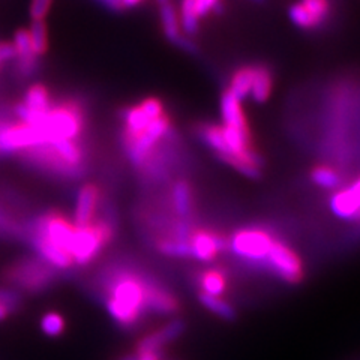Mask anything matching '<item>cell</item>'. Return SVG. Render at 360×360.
I'll list each match as a JSON object with an SVG mask.
<instances>
[{
	"mask_svg": "<svg viewBox=\"0 0 360 360\" xmlns=\"http://www.w3.org/2000/svg\"><path fill=\"white\" fill-rule=\"evenodd\" d=\"M149 278L123 267H111L101 278L107 309L119 324L132 328L146 314V287Z\"/></svg>",
	"mask_w": 360,
	"mask_h": 360,
	"instance_id": "obj_1",
	"label": "cell"
},
{
	"mask_svg": "<svg viewBox=\"0 0 360 360\" xmlns=\"http://www.w3.org/2000/svg\"><path fill=\"white\" fill-rule=\"evenodd\" d=\"M84 108L77 101L53 104L37 128L47 143L56 140H78L84 131Z\"/></svg>",
	"mask_w": 360,
	"mask_h": 360,
	"instance_id": "obj_2",
	"label": "cell"
},
{
	"mask_svg": "<svg viewBox=\"0 0 360 360\" xmlns=\"http://www.w3.org/2000/svg\"><path fill=\"white\" fill-rule=\"evenodd\" d=\"M117 225L104 218L94 219L84 227H75V234L71 248L74 264L86 266L115 239Z\"/></svg>",
	"mask_w": 360,
	"mask_h": 360,
	"instance_id": "obj_3",
	"label": "cell"
},
{
	"mask_svg": "<svg viewBox=\"0 0 360 360\" xmlns=\"http://www.w3.org/2000/svg\"><path fill=\"white\" fill-rule=\"evenodd\" d=\"M5 278L9 284L17 288L27 292H39L56 283L58 272H56V267L42 260L41 257H26L9 266Z\"/></svg>",
	"mask_w": 360,
	"mask_h": 360,
	"instance_id": "obj_4",
	"label": "cell"
},
{
	"mask_svg": "<svg viewBox=\"0 0 360 360\" xmlns=\"http://www.w3.org/2000/svg\"><path fill=\"white\" fill-rule=\"evenodd\" d=\"M274 239L267 231L262 229H242L236 233L230 243L229 250L246 262H266Z\"/></svg>",
	"mask_w": 360,
	"mask_h": 360,
	"instance_id": "obj_5",
	"label": "cell"
},
{
	"mask_svg": "<svg viewBox=\"0 0 360 360\" xmlns=\"http://www.w3.org/2000/svg\"><path fill=\"white\" fill-rule=\"evenodd\" d=\"M266 262L276 276L283 278L290 284H297L303 276V266L299 255L281 240L274 242Z\"/></svg>",
	"mask_w": 360,
	"mask_h": 360,
	"instance_id": "obj_6",
	"label": "cell"
},
{
	"mask_svg": "<svg viewBox=\"0 0 360 360\" xmlns=\"http://www.w3.org/2000/svg\"><path fill=\"white\" fill-rule=\"evenodd\" d=\"M189 243L191 248H193V257L198 258L201 262L209 263L215 260L218 252L229 250L230 240L219 233L195 229L194 233L191 234Z\"/></svg>",
	"mask_w": 360,
	"mask_h": 360,
	"instance_id": "obj_7",
	"label": "cell"
},
{
	"mask_svg": "<svg viewBox=\"0 0 360 360\" xmlns=\"http://www.w3.org/2000/svg\"><path fill=\"white\" fill-rule=\"evenodd\" d=\"M179 300L156 279L149 278L146 287V312L174 314L179 311Z\"/></svg>",
	"mask_w": 360,
	"mask_h": 360,
	"instance_id": "obj_8",
	"label": "cell"
},
{
	"mask_svg": "<svg viewBox=\"0 0 360 360\" xmlns=\"http://www.w3.org/2000/svg\"><path fill=\"white\" fill-rule=\"evenodd\" d=\"M186 329V324L184 320H173L164 328L155 330L153 333L144 336L143 340L137 344V353L144 352H160L161 348L167 344L176 341L177 338L184 335Z\"/></svg>",
	"mask_w": 360,
	"mask_h": 360,
	"instance_id": "obj_9",
	"label": "cell"
},
{
	"mask_svg": "<svg viewBox=\"0 0 360 360\" xmlns=\"http://www.w3.org/2000/svg\"><path fill=\"white\" fill-rule=\"evenodd\" d=\"M101 193L99 188L94 184L84 185L77 197V206L74 212V225L75 227H84V225L94 221L95 212L99 206Z\"/></svg>",
	"mask_w": 360,
	"mask_h": 360,
	"instance_id": "obj_10",
	"label": "cell"
},
{
	"mask_svg": "<svg viewBox=\"0 0 360 360\" xmlns=\"http://www.w3.org/2000/svg\"><path fill=\"white\" fill-rule=\"evenodd\" d=\"M13 44L17 51V72L25 78L37 74L39 68V60L32 51L29 30L18 29L14 35Z\"/></svg>",
	"mask_w": 360,
	"mask_h": 360,
	"instance_id": "obj_11",
	"label": "cell"
},
{
	"mask_svg": "<svg viewBox=\"0 0 360 360\" xmlns=\"http://www.w3.org/2000/svg\"><path fill=\"white\" fill-rule=\"evenodd\" d=\"M27 238L30 239L33 248H35L42 260H45L53 267L70 269L74 264V258L70 252L62 250V248H59V246H56L47 238H44V236L27 234Z\"/></svg>",
	"mask_w": 360,
	"mask_h": 360,
	"instance_id": "obj_12",
	"label": "cell"
},
{
	"mask_svg": "<svg viewBox=\"0 0 360 360\" xmlns=\"http://www.w3.org/2000/svg\"><path fill=\"white\" fill-rule=\"evenodd\" d=\"M221 115L225 127H231L246 135H251L250 127H248L246 122V116L242 108V101L236 98L230 90H225L221 96Z\"/></svg>",
	"mask_w": 360,
	"mask_h": 360,
	"instance_id": "obj_13",
	"label": "cell"
},
{
	"mask_svg": "<svg viewBox=\"0 0 360 360\" xmlns=\"http://www.w3.org/2000/svg\"><path fill=\"white\" fill-rule=\"evenodd\" d=\"M172 202L176 217L184 221H191L194 210L193 186L185 179H179L172 191Z\"/></svg>",
	"mask_w": 360,
	"mask_h": 360,
	"instance_id": "obj_14",
	"label": "cell"
},
{
	"mask_svg": "<svg viewBox=\"0 0 360 360\" xmlns=\"http://www.w3.org/2000/svg\"><path fill=\"white\" fill-rule=\"evenodd\" d=\"M330 209L341 219H359L360 205L350 188L342 189L330 198Z\"/></svg>",
	"mask_w": 360,
	"mask_h": 360,
	"instance_id": "obj_15",
	"label": "cell"
},
{
	"mask_svg": "<svg viewBox=\"0 0 360 360\" xmlns=\"http://www.w3.org/2000/svg\"><path fill=\"white\" fill-rule=\"evenodd\" d=\"M274 77L264 65H254V83L251 89V98L258 104H263L272 94Z\"/></svg>",
	"mask_w": 360,
	"mask_h": 360,
	"instance_id": "obj_16",
	"label": "cell"
},
{
	"mask_svg": "<svg viewBox=\"0 0 360 360\" xmlns=\"http://www.w3.org/2000/svg\"><path fill=\"white\" fill-rule=\"evenodd\" d=\"M160 15H161V25H162L165 38L173 44H177L179 39L184 37V33H182V27H180L179 13L176 11L174 5L172 2L160 5Z\"/></svg>",
	"mask_w": 360,
	"mask_h": 360,
	"instance_id": "obj_17",
	"label": "cell"
},
{
	"mask_svg": "<svg viewBox=\"0 0 360 360\" xmlns=\"http://www.w3.org/2000/svg\"><path fill=\"white\" fill-rule=\"evenodd\" d=\"M254 83V65H246L239 68L230 78V92L239 101L251 96V89Z\"/></svg>",
	"mask_w": 360,
	"mask_h": 360,
	"instance_id": "obj_18",
	"label": "cell"
},
{
	"mask_svg": "<svg viewBox=\"0 0 360 360\" xmlns=\"http://www.w3.org/2000/svg\"><path fill=\"white\" fill-rule=\"evenodd\" d=\"M197 283L202 292L219 297L225 288H227V276H225L222 270L210 269L205 270V272H201L197 276Z\"/></svg>",
	"mask_w": 360,
	"mask_h": 360,
	"instance_id": "obj_19",
	"label": "cell"
},
{
	"mask_svg": "<svg viewBox=\"0 0 360 360\" xmlns=\"http://www.w3.org/2000/svg\"><path fill=\"white\" fill-rule=\"evenodd\" d=\"M122 117H123V122H125V129H123V132L131 134V135H139L144 132L152 122L148 116H146L141 105H134L123 110Z\"/></svg>",
	"mask_w": 360,
	"mask_h": 360,
	"instance_id": "obj_20",
	"label": "cell"
},
{
	"mask_svg": "<svg viewBox=\"0 0 360 360\" xmlns=\"http://www.w3.org/2000/svg\"><path fill=\"white\" fill-rule=\"evenodd\" d=\"M180 27L186 37H195L200 30V17L195 9V0H180Z\"/></svg>",
	"mask_w": 360,
	"mask_h": 360,
	"instance_id": "obj_21",
	"label": "cell"
},
{
	"mask_svg": "<svg viewBox=\"0 0 360 360\" xmlns=\"http://www.w3.org/2000/svg\"><path fill=\"white\" fill-rule=\"evenodd\" d=\"M198 300L202 307H206L209 311H212L213 314H217L218 317L227 320V321H233L238 317V312L230 305L229 302L222 300L218 296H212L207 295V292H198Z\"/></svg>",
	"mask_w": 360,
	"mask_h": 360,
	"instance_id": "obj_22",
	"label": "cell"
},
{
	"mask_svg": "<svg viewBox=\"0 0 360 360\" xmlns=\"http://www.w3.org/2000/svg\"><path fill=\"white\" fill-rule=\"evenodd\" d=\"M29 37H30L32 51L37 58H41V56H44L49 51V30L44 20L32 21V26L29 29Z\"/></svg>",
	"mask_w": 360,
	"mask_h": 360,
	"instance_id": "obj_23",
	"label": "cell"
},
{
	"mask_svg": "<svg viewBox=\"0 0 360 360\" xmlns=\"http://www.w3.org/2000/svg\"><path fill=\"white\" fill-rule=\"evenodd\" d=\"M158 251L168 257L176 258H188L193 257V248L186 240H177V239H161L156 243Z\"/></svg>",
	"mask_w": 360,
	"mask_h": 360,
	"instance_id": "obj_24",
	"label": "cell"
},
{
	"mask_svg": "<svg viewBox=\"0 0 360 360\" xmlns=\"http://www.w3.org/2000/svg\"><path fill=\"white\" fill-rule=\"evenodd\" d=\"M311 179L315 185H319L320 188L324 189H333L341 182L340 174L328 165L315 167L311 173Z\"/></svg>",
	"mask_w": 360,
	"mask_h": 360,
	"instance_id": "obj_25",
	"label": "cell"
},
{
	"mask_svg": "<svg viewBox=\"0 0 360 360\" xmlns=\"http://www.w3.org/2000/svg\"><path fill=\"white\" fill-rule=\"evenodd\" d=\"M300 4L308 11L315 26H321L330 14V0H300Z\"/></svg>",
	"mask_w": 360,
	"mask_h": 360,
	"instance_id": "obj_26",
	"label": "cell"
},
{
	"mask_svg": "<svg viewBox=\"0 0 360 360\" xmlns=\"http://www.w3.org/2000/svg\"><path fill=\"white\" fill-rule=\"evenodd\" d=\"M42 332L50 338H58L65 330V320L58 312H47L41 320Z\"/></svg>",
	"mask_w": 360,
	"mask_h": 360,
	"instance_id": "obj_27",
	"label": "cell"
},
{
	"mask_svg": "<svg viewBox=\"0 0 360 360\" xmlns=\"http://www.w3.org/2000/svg\"><path fill=\"white\" fill-rule=\"evenodd\" d=\"M288 17H290L292 25L303 29V30H311V29L317 27V26H315L314 20L311 18V15L308 14V11L303 8V5L300 2L292 4L288 8Z\"/></svg>",
	"mask_w": 360,
	"mask_h": 360,
	"instance_id": "obj_28",
	"label": "cell"
},
{
	"mask_svg": "<svg viewBox=\"0 0 360 360\" xmlns=\"http://www.w3.org/2000/svg\"><path fill=\"white\" fill-rule=\"evenodd\" d=\"M22 234L26 236V231L11 218L9 213L0 205V236H5V238H20Z\"/></svg>",
	"mask_w": 360,
	"mask_h": 360,
	"instance_id": "obj_29",
	"label": "cell"
},
{
	"mask_svg": "<svg viewBox=\"0 0 360 360\" xmlns=\"http://www.w3.org/2000/svg\"><path fill=\"white\" fill-rule=\"evenodd\" d=\"M195 9L200 18L207 17L210 13L221 14L224 11L222 0H195Z\"/></svg>",
	"mask_w": 360,
	"mask_h": 360,
	"instance_id": "obj_30",
	"label": "cell"
},
{
	"mask_svg": "<svg viewBox=\"0 0 360 360\" xmlns=\"http://www.w3.org/2000/svg\"><path fill=\"white\" fill-rule=\"evenodd\" d=\"M140 105H141L143 111L146 112V116H148L150 120H155L164 115V105L158 98L144 99Z\"/></svg>",
	"mask_w": 360,
	"mask_h": 360,
	"instance_id": "obj_31",
	"label": "cell"
},
{
	"mask_svg": "<svg viewBox=\"0 0 360 360\" xmlns=\"http://www.w3.org/2000/svg\"><path fill=\"white\" fill-rule=\"evenodd\" d=\"M53 5V0H32L30 2V17L33 21L45 20Z\"/></svg>",
	"mask_w": 360,
	"mask_h": 360,
	"instance_id": "obj_32",
	"label": "cell"
},
{
	"mask_svg": "<svg viewBox=\"0 0 360 360\" xmlns=\"http://www.w3.org/2000/svg\"><path fill=\"white\" fill-rule=\"evenodd\" d=\"M0 305L6 307L11 312H13L21 305V296L14 290L0 288Z\"/></svg>",
	"mask_w": 360,
	"mask_h": 360,
	"instance_id": "obj_33",
	"label": "cell"
},
{
	"mask_svg": "<svg viewBox=\"0 0 360 360\" xmlns=\"http://www.w3.org/2000/svg\"><path fill=\"white\" fill-rule=\"evenodd\" d=\"M15 59H17V51H15L14 44L8 41L0 42V60L9 62Z\"/></svg>",
	"mask_w": 360,
	"mask_h": 360,
	"instance_id": "obj_34",
	"label": "cell"
},
{
	"mask_svg": "<svg viewBox=\"0 0 360 360\" xmlns=\"http://www.w3.org/2000/svg\"><path fill=\"white\" fill-rule=\"evenodd\" d=\"M141 2H143V0H120V5H122V9L125 11L128 8H134V6L140 5Z\"/></svg>",
	"mask_w": 360,
	"mask_h": 360,
	"instance_id": "obj_35",
	"label": "cell"
},
{
	"mask_svg": "<svg viewBox=\"0 0 360 360\" xmlns=\"http://www.w3.org/2000/svg\"><path fill=\"white\" fill-rule=\"evenodd\" d=\"M103 2L112 11H123L122 5H120V0H103Z\"/></svg>",
	"mask_w": 360,
	"mask_h": 360,
	"instance_id": "obj_36",
	"label": "cell"
},
{
	"mask_svg": "<svg viewBox=\"0 0 360 360\" xmlns=\"http://www.w3.org/2000/svg\"><path fill=\"white\" fill-rule=\"evenodd\" d=\"M350 191H352V193L354 194L356 200L359 201V205H360V179H359V180H356V182L350 186ZM359 219H360V217H359Z\"/></svg>",
	"mask_w": 360,
	"mask_h": 360,
	"instance_id": "obj_37",
	"label": "cell"
},
{
	"mask_svg": "<svg viewBox=\"0 0 360 360\" xmlns=\"http://www.w3.org/2000/svg\"><path fill=\"white\" fill-rule=\"evenodd\" d=\"M9 309L6 308V307H4V305H0V321H2V320H5L6 317H8V315H9Z\"/></svg>",
	"mask_w": 360,
	"mask_h": 360,
	"instance_id": "obj_38",
	"label": "cell"
},
{
	"mask_svg": "<svg viewBox=\"0 0 360 360\" xmlns=\"http://www.w3.org/2000/svg\"><path fill=\"white\" fill-rule=\"evenodd\" d=\"M156 2H158V4H160V5H164V4H168V2H172V0H156Z\"/></svg>",
	"mask_w": 360,
	"mask_h": 360,
	"instance_id": "obj_39",
	"label": "cell"
},
{
	"mask_svg": "<svg viewBox=\"0 0 360 360\" xmlns=\"http://www.w3.org/2000/svg\"><path fill=\"white\" fill-rule=\"evenodd\" d=\"M252 2H255V4H263L264 0H252Z\"/></svg>",
	"mask_w": 360,
	"mask_h": 360,
	"instance_id": "obj_40",
	"label": "cell"
},
{
	"mask_svg": "<svg viewBox=\"0 0 360 360\" xmlns=\"http://www.w3.org/2000/svg\"><path fill=\"white\" fill-rule=\"evenodd\" d=\"M4 123H6V122H2V120H0V127H2V125H4Z\"/></svg>",
	"mask_w": 360,
	"mask_h": 360,
	"instance_id": "obj_41",
	"label": "cell"
}]
</instances>
